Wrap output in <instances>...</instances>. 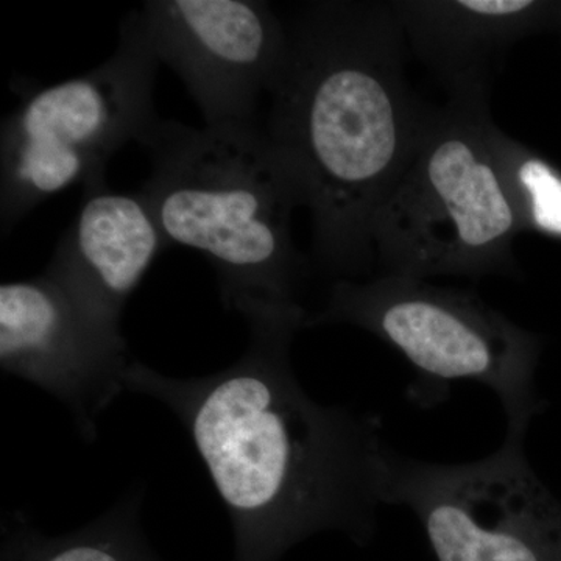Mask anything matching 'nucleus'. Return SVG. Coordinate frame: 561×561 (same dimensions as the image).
<instances>
[{"mask_svg":"<svg viewBox=\"0 0 561 561\" xmlns=\"http://www.w3.org/2000/svg\"><path fill=\"white\" fill-rule=\"evenodd\" d=\"M232 311L249 345L231 367L173 378L135 360L125 389L162 402L190 434L230 515L231 561H280L324 531L367 545L383 505L378 421L302 389L290 362L301 305L243 297Z\"/></svg>","mask_w":561,"mask_h":561,"instance_id":"obj_1","label":"nucleus"},{"mask_svg":"<svg viewBox=\"0 0 561 561\" xmlns=\"http://www.w3.org/2000/svg\"><path fill=\"white\" fill-rule=\"evenodd\" d=\"M286 27L264 131L300 183L316 260L351 279L376 260V214L434 108L405 79L391 2L308 3Z\"/></svg>","mask_w":561,"mask_h":561,"instance_id":"obj_2","label":"nucleus"},{"mask_svg":"<svg viewBox=\"0 0 561 561\" xmlns=\"http://www.w3.org/2000/svg\"><path fill=\"white\" fill-rule=\"evenodd\" d=\"M150 176L140 194L168 245L202 253L225 308L243 297L300 305L308 264L290 221L305 197L260 125L190 127L157 119L138 139Z\"/></svg>","mask_w":561,"mask_h":561,"instance_id":"obj_3","label":"nucleus"},{"mask_svg":"<svg viewBox=\"0 0 561 561\" xmlns=\"http://www.w3.org/2000/svg\"><path fill=\"white\" fill-rule=\"evenodd\" d=\"M486 91L434 110L373 224L382 275H511L512 243L529 224Z\"/></svg>","mask_w":561,"mask_h":561,"instance_id":"obj_4","label":"nucleus"},{"mask_svg":"<svg viewBox=\"0 0 561 561\" xmlns=\"http://www.w3.org/2000/svg\"><path fill=\"white\" fill-rule=\"evenodd\" d=\"M158 60L131 11L108 60L84 76L27 92L0 133V219L3 232L47 198L105 175L117 150L158 119Z\"/></svg>","mask_w":561,"mask_h":561,"instance_id":"obj_5","label":"nucleus"},{"mask_svg":"<svg viewBox=\"0 0 561 561\" xmlns=\"http://www.w3.org/2000/svg\"><path fill=\"white\" fill-rule=\"evenodd\" d=\"M345 323L381 339L404 356L421 382L445 389L478 382L500 397L507 431L526 434L542 411L535 390L538 345L472 291L426 279L382 275L357 283L339 279L323 311L306 328Z\"/></svg>","mask_w":561,"mask_h":561,"instance_id":"obj_6","label":"nucleus"},{"mask_svg":"<svg viewBox=\"0 0 561 561\" xmlns=\"http://www.w3.org/2000/svg\"><path fill=\"white\" fill-rule=\"evenodd\" d=\"M523 432L486 459L437 465L387 448L383 505L419 518L437 561H561V501L531 470Z\"/></svg>","mask_w":561,"mask_h":561,"instance_id":"obj_7","label":"nucleus"},{"mask_svg":"<svg viewBox=\"0 0 561 561\" xmlns=\"http://www.w3.org/2000/svg\"><path fill=\"white\" fill-rule=\"evenodd\" d=\"M160 62L186 84L205 125H254L283 65L286 22L253 0H150L139 10Z\"/></svg>","mask_w":561,"mask_h":561,"instance_id":"obj_8","label":"nucleus"},{"mask_svg":"<svg viewBox=\"0 0 561 561\" xmlns=\"http://www.w3.org/2000/svg\"><path fill=\"white\" fill-rule=\"evenodd\" d=\"M127 348L102 337L46 272L0 287V367L54 394L88 440L125 389Z\"/></svg>","mask_w":561,"mask_h":561,"instance_id":"obj_9","label":"nucleus"},{"mask_svg":"<svg viewBox=\"0 0 561 561\" xmlns=\"http://www.w3.org/2000/svg\"><path fill=\"white\" fill-rule=\"evenodd\" d=\"M165 247L144 195L111 190L105 173L83 184L79 214L58 242L46 273L68 291L105 341L127 348L122 312Z\"/></svg>","mask_w":561,"mask_h":561,"instance_id":"obj_10","label":"nucleus"},{"mask_svg":"<svg viewBox=\"0 0 561 561\" xmlns=\"http://www.w3.org/2000/svg\"><path fill=\"white\" fill-rule=\"evenodd\" d=\"M405 41L448 81L453 94L486 91L494 61L504 57L540 3L530 0L391 2Z\"/></svg>","mask_w":561,"mask_h":561,"instance_id":"obj_11","label":"nucleus"},{"mask_svg":"<svg viewBox=\"0 0 561 561\" xmlns=\"http://www.w3.org/2000/svg\"><path fill=\"white\" fill-rule=\"evenodd\" d=\"M142 490L70 534L47 537L22 513L2 522L0 561H164L147 540L140 524Z\"/></svg>","mask_w":561,"mask_h":561,"instance_id":"obj_12","label":"nucleus"},{"mask_svg":"<svg viewBox=\"0 0 561 561\" xmlns=\"http://www.w3.org/2000/svg\"><path fill=\"white\" fill-rule=\"evenodd\" d=\"M508 161L530 224L561 236V179L540 158L507 140Z\"/></svg>","mask_w":561,"mask_h":561,"instance_id":"obj_13","label":"nucleus"}]
</instances>
